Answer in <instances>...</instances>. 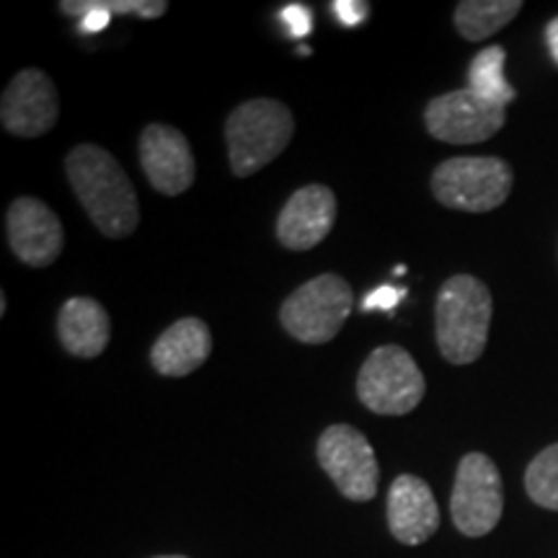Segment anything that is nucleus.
<instances>
[{
    "instance_id": "nucleus-1",
    "label": "nucleus",
    "mask_w": 558,
    "mask_h": 558,
    "mask_svg": "<svg viewBox=\"0 0 558 558\" xmlns=\"http://www.w3.org/2000/svg\"><path fill=\"white\" fill-rule=\"evenodd\" d=\"M68 181L86 215L107 239H128L140 226V202L122 163L99 145L83 143L65 158Z\"/></svg>"
},
{
    "instance_id": "nucleus-2",
    "label": "nucleus",
    "mask_w": 558,
    "mask_h": 558,
    "mask_svg": "<svg viewBox=\"0 0 558 558\" xmlns=\"http://www.w3.org/2000/svg\"><path fill=\"white\" fill-rule=\"evenodd\" d=\"M492 292L473 275L445 279L435 303L439 354L450 365H473L484 354L492 329Z\"/></svg>"
},
{
    "instance_id": "nucleus-3",
    "label": "nucleus",
    "mask_w": 558,
    "mask_h": 558,
    "mask_svg": "<svg viewBox=\"0 0 558 558\" xmlns=\"http://www.w3.org/2000/svg\"><path fill=\"white\" fill-rule=\"evenodd\" d=\"M295 135L292 111L277 99H251L230 111L226 122L228 160L233 177L248 179L269 166Z\"/></svg>"
},
{
    "instance_id": "nucleus-4",
    "label": "nucleus",
    "mask_w": 558,
    "mask_h": 558,
    "mask_svg": "<svg viewBox=\"0 0 558 558\" xmlns=\"http://www.w3.org/2000/svg\"><path fill=\"white\" fill-rule=\"evenodd\" d=\"M354 308V292L339 275L308 279L279 308V320L303 344H329L344 329Z\"/></svg>"
},
{
    "instance_id": "nucleus-5",
    "label": "nucleus",
    "mask_w": 558,
    "mask_h": 558,
    "mask_svg": "<svg viewBox=\"0 0 558 558\" xmlns=\"http://www.w3.org/2000/svg\"><path fill=\"white\" fill-rule=\"evenodd\" d=\"M512 192V169L494 156H463L439 163L432 173V194L442 207L488 213L505 205Z\"/></svg>"
},
{
    "instance_id": "nucleus-6",
    "label": "nucleus",
    "mask_w": 558,
    "mask_h": 558,
    "mask_svg": "<svg viewBox=\"0 0 558 558\" xmlns=\"http://www.w3.org/2000/svg\"><path fill=\"white\" fill-rule=\"evenodd\" d=\"M424 393H427V380H424L416 360L403 347H378L362 362L357 375V396L373 414H411L422 403Z\"/></svg>"
},
{
    "instance_id": "nucleus-7",
    "label": "nucleus",
    "mask_w": 558,
    "mask_h": 558,
    "mask_svg": "<svg viewBox=\"0 0 558 558\" xmlns=\"http://www.w3.org/2000/svg\"><path fill=\"white\" fill-rule=\"evenodd\" d=\"M501 512H505V488L497 463L484 452H469L458 463L456 486H452V522L469 538H481L499 525Z\"/></svg>"
},
{
    "instance_id": "nucleus-8",
    "label": "nucleus",
    "mask_w": 558,
    "mask_h": 558,
    "mask_svg": "<svg viewBox=\"0 0 558 558\" xmlns=\"http://www.w3.org/2000/svg\"><path fill=\"white\" fill-rule=\"evenodd\" d=\"M316 456L341 497L349 501L375 499L380 481L378 458L360 429L349 424H331L318 439Z\"/></svg>"
},
{
    "instance_id": "nucleus-9",
    "label": "nucleus",
    "mask_w": 558,
    "mask_h": 558,
    "mask_svg": "<svg viewBox=\"0 0 558 558\" xmlns=\"http://www.w3.org/2000/svg\"><path fill=\"white\" fill-rule=\"evenodd\" d=\"M507 107L486 101L471 88L435 96L424 109L429 135L448 145H476L505 128Z\"/></svg>"
},
{
    "instance_id": "nucleus-10",
    "label": "nucleus",
    "mask_w": 558,
    "mask_h": 558,
    "mask_svg": "<svg viewBox=\"0 0 558 558\" xmlns=\"http://www.w3.org/2000/svg\"><path fill=\"white\" fill-rule=\"evenodd\" d=\"M60 117L58 88L39 68H26L11 78L0 99L3 130L16 137L47 135Z\"/></svg>"
},
{
    "instance_id": "nucleus-11",
    "label": "nucleus",
    "mask_w": 558,
    "mask_h": 558,
    "mask_svg": "<svg viewBox=\"0 0 558 558\" xmlns=\"http://www.w3.org/2000/svg\"><path fill=\"white\" fill-rule=\"evenodd\" d=\"M9 246L26 267L45 269L60 259L65 230L50 205L37 197H19L5 215Z\"/></svg>"
},
{
    "instance_id": "nucleus-12",
    "label": "nucleus",
    "mask_w": 558,
    "mask_h": 558,
    "mask_svg": "<svg viewBox=\"0 0 558 558\" xmlns=\"http://www.w3.org/2000/svg\"><path fill=\"white\" fill-rule=\"evenodd\" d=\"M137 148L140 166H143L153 190L166 197H177V194L192 190L194 179H197V163H194L192 145L184 132L153 122L140 135Z\"/></svg>"
},
{
    "instance_id": "nucleus-13",
    "label": "nucleus",
    "mask_w": 558,
    "mask_h": 558,
    "mask_svg": "<svg viewBox=\"0 0 558 558\" xmlns=\"http://www.w3.org/2000/svg\"><path fill=\"white\" fill-rule=\"evenodd\" d=\"M337 194L324 184H308L284 202L277 218V239L290 251L316 248L337 222Z\"/></svg>"
},
{
    "instance_id": "nucleus-14",
    "label": "nucleus",
    "mask_w": 558,
    "mask_h": 558,
    "mask_svg": "<svg viewBox=\"0 0 558 558\" xmlns=\"http://www.w3.org/2000/svg\"><path fill=\"white\" fill-rule=\"evenodd\" d=\"M388 527L403 546H422L439 527V507L427 481L403 473L388 492Z\"/></svg>"
},
{
    "instance_id": "nucleus-15",
    "label": "nucleus",
    "mask_w": 558,
    "mask_h": 558,
    "mask_svg": "<svg viewBox=\"0 0 558 558\" xmlns=\"http://www.w3.org/2000/svg\"><path fill=\"white\" fill-rule=\"evenodd\" d=\"M213 354V331L202 318H181L171 324L150 349L156 373L166 378H184L199 369Z\"/></svg>"
},
{
    "instance_id": "nucleus-16",
    "label": "nucleus",
    "mask_w": 558,
    "mask_h": 558,
    "mask_svg": "<svg viewBox=\"0 0 558 558\" xmlns=\"http://www.w3.org/2000/svg\"><path fill=\"white\" fill-rule=\"evenodd\" d=\"M58 337L73 357H99L111 339L109 313L94 298H70L58 313Z\"/></svg>"
},
{
    "instance_id": "nucleus-17",
    "label": "nucleus",
    "mask_w": 558,
    "mask_h": 558,
    "mask_svg": "<svg viewBox=\"0 0 558 558\" xmlns=\"http://www.w3.org/2000/svg\"><path fill=\"white\" fill-rule=\"evenodd\" d=\"M522 11L520 0H463L456 9V29L469 41H484Z\"/></svg>"
},
{
    "instance_id": "nucleus-18",
    "label": "nucleus",
    "mask_w": 558,
    "mask_h": 558,
    "mask_svg": "<svg viewBox=\"0 0 558 558\" xmlns=\"http://www.w3.org/2000/svg\"><path fill=\"white\" fill-rule=\"evenodd\" d=\"M505 47L492 45L481 50L469 68V88L473 94L484 96L486 101L499 104V107H509V104L518 99V90L509 86L505 75Z\"/></svg>"
},
{
    "instance_id": "nucleus-19",
    "label": "nucleus",
    "mask_w": 558,
    "mask_h": 558,
    "mask_svg": "<svg viewBox=\"0 0 558 558\" xmlns=\"http://www.w3.org/2000/svg\"><path fill=\"white\" fill-rule=\"evenodd\" d=\"M525 488L535 505L558 512V442L533 458L525 471Z\"/></svg>"
},
{
    "instance_id": "nucleus-20",
    "label": "nucleus",
    "mask_w": 558,
    "mask_h": 558,
    "mask_svg": "<svg viewBox=\"0 0 558 558\" xmlns=\"http://www.w3.org/2000/svg\"><path fill=\"white\" fill-rule=\"evenodd\" d=\"M407 290L393 288V284H380L362 300V311H393Z\"/></svg>"
},
{
    "instance_id": "nucleus-21",
    "label": "nucleus",
    "mask_w": 558,
    "mask_h": 558,
    "mask_svg": "<svg viewBox=\"0 0 558 558\" xmlns=\"http://www.w3.org/2000/svg\"><path fill=\"white\" fill-rule=\"evenodd\" d=\"M282 21L284 26H288L292 37H305V34L311 32V11L305 9V5H284L282 9Z\"/></svg>"
},
{
    "instance_id": "nucleus-22",
    "label": "nucleus",
    "mask_w": 558,
    "mask_h": 558,
    "mask_svg": "<svg viewBox=\"0 0 558 558\" xmlns=\"http://www.w3.org/2000/svg\"><path fill=\"white\" fill-rule=\"evenodd\" d=\"M331 9L337 11V16H339V21L344 26H360L362 21L367 19L369 5L367 3H360V0H337V3H333Z\"/></svg>"
},
{
    "instance_id": "nucleus-23",
    "label": "nucleus",
    "mask_w": 558,
    "mask_h": 558,
    "mask_svg": "<svg viewBox=\"0 0 558 558\" xmlns=\"http://www.w3.org/2000/svg\"><path fill=\"white\" fill-rule=\"evenodd\" d=\"M546 45H548V52L554 62L558 65V16L548 21L546 26Z\"/></svg>"
},
{
    "instance_id": "nucleus-24",
    "label": "nucleus",
    "mask_w": 558,
    "mask_h": 558,
    "mask_svg": "<svg viewBox=\"0 0 558 558\" xmlns=\"http://www.w3.org/2000/svg\"><path fill=\"white\" fill-rule=\"evenodd\" d=\"M5 308H9V303H5V292H0V313L5 316Z\"/></svg>"
},
{
    "instance_id": "nucleus-25",
    "label": "nucleus",
    "mask_w": 558,
    "mask_h": 558,
    "mask_svg": "<svg viewBox=\"0 0 558 558\" xmlns=\"http://www.w3.org/2000/svg\"><path fill=\"white\" fill-rule=\"evenodd\" d=\"M156 558H186V556H156Z\"/></svg>"
}]
</instances>
